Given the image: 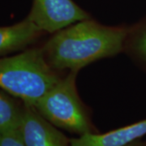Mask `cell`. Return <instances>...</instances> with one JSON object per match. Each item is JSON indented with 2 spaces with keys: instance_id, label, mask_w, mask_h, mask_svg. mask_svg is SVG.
<instances>
[{
  "instance_id": "1",
  "label": "cell",
  "mask_w": 146,
  "mask_h": 146,
  "mask_svg": "<svg viewBox=\"0 0 146 146\" xmlns=\"http://www.w3.org/2000/svg\"><path fill=\"white\" fill-rule=\"evenodd\" d=\"M127 26H107L91 18L52 33L42 46L47 63L61 72H78L90 63L123 52Z\"/></svg>"
},
{
  "instance_id": "2",
  "label": "cell",
  "mask_w": 146,
  "mask_h": 146,
  "mask_svg": "<svg viewBox=\"0 0 146 146\" xmlns=\"http://www.w3.org/2000/svg\"><path fill=\"white\" fill-rule=\"evenodd\" d=\"M61 78L47 63L42 46L0 57V89L25 104L34 106Z\"/></svg>"
},
{
  "instance_id": "3",
  "label": "cell",
  "mask_w": 146,
  "mask_h": 146,
  "mask_svg": "<svg viewBox=\"0 0 146 146\" xmlns=\"http://www.w3.org/2000/svg\"><path fill=\"white\" fill-rule=\"evenodd\" d=\"M78 72L62 76L33 106L44 119L58 128L79 136L99 132L94 126L91 110L81 100L76 88Z\"/></svg>"
},
{
  "instance_id": "4",
  "label": "cell",
  "mask_w": 146,
  "mask_h": 146,
  "mask_svg": "<svg viewBox=\"0 0 146 146\" xmlns=\"http://www.w3.org/2000/svg\"><path fill=\"white\" fill-rule=\"evenodd\" d=\"M27 17L45 33L52 34L91 16L73 0H33Z\"/></svg>"
},
{
  "instance_id": "5",
  "label": "cell",
  "mask_w": 146,
  "mask_h": 146,
  "mask_svg": "<svg viewBox=\"0 0 146 146\" xmlns=\"http://www.w3.org/2000/svg\"><path fill=\"white\" fill-rule=\"evenodd\" d=\"M19 131L25 146H71V139L44 119L31 105L23 103Z\"/></svg>"
},
{
  "instance_id": "6",
  "label": "cell",
  "mask_w": 146,
  "mask_h": 146,
  "mask_svg": "<svg viewBox=\"0 0 146 146\" xmlns=\"http://www.w3.org/2000/svg\"><path fill=\"white\" fill-rule=\"evenodd\" d=\"M146 136V119L105 133L86 134L71 139V146H125Z\"/></svg>"
},
{
  "instance_id": "7",
  "label": "cell",
  "mask_w": 146,
  "mask_h": 146,
  "mask_svg": "<svg viewBox=\"0 0 146 146\" xmlns=\"http://www.w3.org/2000/svg\"><path fill=\"white\" fill-rule=\"evenodd\" d=\"M44 33L28 17L10 26L0 27V57L25 50Z\"/></svg>"
},
{
  "instance_id": "8",
  "label": "cell",
  "mask_w": 146,
  "mask_h": 146,
  "mask_svg": "<svg viewBox=\"0 0 146 146\" xmlns=\"http://www.w3.org/2000/svg\"><path fill=\"white\" fill-rule=\"evenodd\" d=\"M123 52L146 70V19L128 27Z\"/></svg>"
},
{
  "instance_id": "9",
  "label": "cell",
  "mask_w": 146,
  "mask_h": 146,
  "mask_svg": "<svg viewBox=\"0 0 146 146\" xmlns=\"http://www.w3.org/2000/svg\"><path fill=\"white\" fill-rule=\"evenodd\" d=\"M22 111L23 102L0 90V131L19 130Z\"/></svg>"
},
{
  "instance_id": "10",
  "label": "cell",
  "mask_w": 146,
  "mask_h": 146,
  "mask_svg": "<svg viewBox=\"0 0 146 146\" xmlns=\"http://www.w3.org/2000/svg\"><path fill=\"white\" fill-rule=\"evenodd\" d=\"M0 146H25L20 131H0Z\"/></svg>"
},
{
  "instance_id": "11",
  "label": "cell",
  "mask_w": 146,
  "mask_h": 146,
  "mask_svg": "<svg viewBox=\"0 0 146 146\" xmlns=\"http://www.w3.org/2000/svg\"><path fill=\"white\" fill-rule=\"evenodd\" d=\"M141 144H142V141H141V140H139V141H134V142L131 143L129 145H127L125 146H141Z\"/></svg>"
},
{
  "instance_id": "12",
  "label": "cell",
  "mask_w": 146,
  "mask_h": 146,
  "mask_svg": "<svg viewBox=\"0 0 146 146\" xmlns=\"http://www.w3.org/2000/svg\"><path fill=\"white\" fill-rule=\"evenodd\" d=\"M141 146H146V141H145V142H142V144H141Z\"/></svg>"
}]
</instances>
